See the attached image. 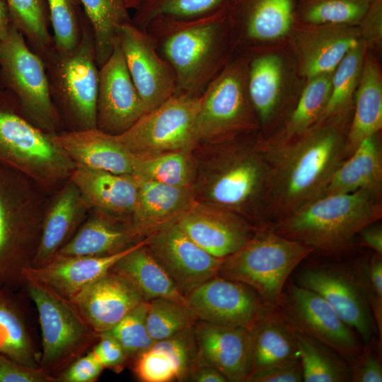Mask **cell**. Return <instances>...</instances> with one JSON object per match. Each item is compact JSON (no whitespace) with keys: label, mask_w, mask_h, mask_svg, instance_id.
I'll list each match as a JSON object with an SVG mask.
<instances>
[{"label":"cell","mask_w":382,"mask_h":382,"mask_svg":"<svg viewBox=\"0 0 382 382\" xmlns=\"http://www.w3.org/2000/svg\"><path fill=\"white\" fill-rule=\"evenodd\" d=\"M204 145L192 187L196 202L228 210L257 228L271 224L274 170L261 137Z\"/></svg>","instance_id":"1"},{"label":"cell","mask_w":382,"mask_h":382,"mask_svg":"<svg viewBox=\"0 0 382 382\" xmlns=\"http://www.w3.org/2000/svg\"><path fill=\"white\" fill-rule=\"evenodd\" d=\"M350 112L351 109L317 122L281 146L270 148L262 142L274 170L271 224L321 197L332 175L347 158Z\"/></svg>","instance_id":"2"},{"label":"cell","mask_w":382,"mask_h":382,"mask_svg":"<svg viewBox=\"0 0 382 382\" xmlns=\"http://www.w3.org/2000/svg\"><path fill=\"white\" fill-rule=\"evenodd\" d=\"M226 5L194 18H156L142 29L173 69L177 93L200 96L226 66Z\"/></svg>","instance_id":"3"},{"label":"cell","mask_w":382,"mask_h":382,"mask_svg":"<svg viewBox=\"0 0 382 382\" xmlns=\"http://www.w3.org/2000/svg\"><path fill=\"white\" fill-rule=\"evenodd\" d=\"M381 217V197L357 190L319 197L267 227L329 256L350 250L359 231Z\"/></svg>","instance_id":"4"},{"label":"cell","mask_w":382,"mask_h":382,"mask_svg":"<svg viewBox=\"0 0 382 382\" xmlns=\"http://www.w3.org/2000/svg\"><path fill=\"white\" fill-rule=\"evenodd\" d=\"M47 191L23 173L0 163V289L23 284L35 256Z\"/></svg>","instance_id":"5"},{"label":"cell","mask_w":382,"mask_h":382,"mask_svg":"<svg viewBox=\"0 0 382 382\" xmlns=\"http://www.w3.org/2000/svg\"><path fill=\"white\" fill-rule=\"evenodd\" d=\"M40 57L45 64L51 97L64 129L96 128L99 67L86 18L81 40L74 50L62 52L52 45Z\"/></svg>","instance_id":"6"},{"label":"cell","mask_w":382,"mask_h":382,"mask_svg":"<svg viewBox=\"0 0 382 382\" xmlns=\"http://www.w3.org/2000/svg\"><path fill=\"white\" fill-rule=\"evenodd\" d=\"M0 163L23 173L47 192L59 189L75 168L50 134L31 123L5 89L0 91Z\"/></svg>","instance_id":"7"},{"label":"cell","mask_w":382,"mask_h":382,"mask_svg":"<svg viewBox=\"0 0 382 382\" xmlns=\"http://www.w3.org/2000/svg\"><path fill=\"white\" fill-rule=\"evenodd\" d=\"M313 254L304 244L257 228L238 251L223 259L217 276L253 288L268 306H278L290 275Z\"/></svg>","instance_id":"8"},{"label":"cell","mask_w":382,"mask_h":382,"mask_svg":"<svg viewBox=\"0 0 382 382\" xmlns=\"http://www.w3.org/2000/svg\"><path fill=\"white\" fill-rule=\"evenodd\" d=\"M24 284L39 315L42 335L40 366L57 378L72 362L93 348L100 335L71 300L41 284Z\"/></svg>","instance_id":"9"},{"label":"cell","mask_w":382,"mask_h":382,"mask_svg":"<svg viewBox=\"0 0 382 382\" xmlns=\"http://www.w3.org/2000/svg\"><path fill=\"white\" fill-rule=\"evenodd\" d=\"M0 80L31 123L49 134L64 129L43 60L12 25L0 42Z\"/></svg>","instance_id":"10"},{"label":"cell","mask_w":382,"mask_h":382,"mask_svg":"<svg viewBox=\"0 0 382 382\" xmlns=\"http://www.w3.org/2000/svg\"><path fill=\"white\" fill-rule=\"evenodd\" d=\"M241 64L226 65L200 95L194 132L197 147L251 134L259 125Z\"/></svg>","instance_id":"11"},{"label":"cell","mask_w":382,"mask_h":382,"mask_svg":"<svg viewBox=\"0 0 382 382\" xmlns=\"http://www.w3.org/2000/svg\"><path fill=\"white\" fill-rule=\"evenodd\" d=\"M199 100L200 96L176 93L115 137L137 157L195 150L197 144L194 125Z\"/></svg>","instance_id":"12"},{"label":"cell","mask_w":382,"mask_h":382,"mask_svg":"<svg viewBox=\"0 0 382 382\" xmlns=\"http://www.w3.org/2000/svg\"><path fill=\"white\" fill-rule=\"evenodd\" d=\"M362 257L349 262L310 264L295 274L297 284L316 292L367 344L376 332L361 270Z\"/></svg>","instance_id":"13"},{"label":"cell","mask_w":382,"mask_h":382,"mask_svg":"<svg viewBox=\"0 0 382 382\" xmlns=\"http://www.w3.org/2000/svg\"><path fill=\"white\" fill-rule=\"evenodd\" d=\"M278 307L296 328L334 350L349 366L362 352L352 328L316 292L289 279Z\"/></svg>","instance_id":"14"},{"label":"cell","mask_w":382,"mask_h":382,"mask_svg":"<svg viewBox=\"0 0 382 382\" xmlns=\"http://www.w3.org/2000/svg\"><path fill=\"white\" fill-rule=\"evenodd\" d=\"M196 320L250 330L271 306L250 286L215 276L187 296Z\"/></svg>","instance_id":"15"},{"label":"cell","mask_w":382,"mask_h":382,"mask_svg":"<svg viewBox=\"0 0 382 382\" xmlns=\"http://www.w3.org/2000/svg\"><path fill=\"white\" fill-rule=\"evenodd\" d=\"M117 40L146 112L177 93V80L173 69L145 30L132 21L126 23L119 28Z\"/></svg>","instance_id":"16"},{"label":"cell","mask_w":382,"mask_h":382,"mask_svg":"<svg viewBox=\"0 0 382 382\" xmlns=\"http://www.w3.org/2000/svg\"><path fill=\"white\" fill-rule=\"evenodd\" d=\"M146 246L185 297L216 276L223 261L199 247L177 223L146 236Z\"/></svg>","instance_id":"17"},{"label":"cell","mask_w":382,"mask_h":382,"mask_svg":"<svg viewBox=\"0 0 382 382\" xmlns=\"http://www.w3.org/2000/svg\"><path fill=\"white\" fill-rule=\"evenodd\" d=\"M146 110L127 70L119 43L99 67L96 128L118 135L131 127Z\"/></svg>","instance_id":"18"},{"label":"cell","mask_w":382,"mask_h":382,"mask_svg":"<svg viewBox=\"0 0 382 382\" xmlns=\"http://www.w3.org/2000/svg\"><path fill=\"white\" fill-rule=\"evenodd\" d=\"M176 223L199 247L221 259L238 251L257 229L228 210L196 201Z\"/></svg>","instance_id":"19"},{"label":"cell","mask_w":382,"mask_h":382,"mask_svg":"<svg viewBox=\"0 0 382 382\" xmlns=\"http://www.w3.org/2000/svg\"><path fill=\"white\" fill-rule=\"evenodd\" d=\"M71 301L99 335L110 330L146 301L129 282L111 270L81 289Z\"/></svg>","instance_id":"20"},{"label":"cell","mask_w":382,"mask_h":382,"mask_svg":"<svg viewBox=\"0 0 382 382\" xmlns=\"http://www.w3.org/2000/svg\"><path fill=\"white\" fill-rule=\"evenodd\" d=\"M52 141L74 163L90 169L132 175L134 156L115 138L97 128L61 130Z\"/></svg>","instance_id":"21"},{"label":"cell","mask_w":382,"mask_h":382,"mask_svg":"<svg viewBox=\"0 0 382 382\" xmlns=\"http://www.w3.org/2000/svg\"><path fill=\"white\" fill-rule=\"evenodd\" d=\"M140 241L113 255L54 257L42 265L30 266L23 272V284L25 282L41 284L71 300L84 287L108 272Z\"/></svg>","instance_id":"22"},{"label":"cell","mask_w":382,"mask_h":382,"mask_svg":"<svg viewBox=\"0 0 382 382\" xmlns=\"http://www.w3.org/2000/svg\"><path fill=\"white\" fill-rule=\"evenodd\" d=\"M199 354L228 381L245 382L250 373V330L195 320Z\"/></svg>","instance_id":"23"},{"label":"cell","mask_w":382,"mask_h":382,"mask_svg":"<svg viewBox=\"0 0 382 382\" xmlns=\"http://www.w3.org/2000/svg\"><path fill=\"white\" fill-rule=\"evenodd\" d=\"M137 179V199L129 223L141 239L176 223L195 202L192 187Z\"/></svg>","instance_id":"24"},{"label":"cell","mask_w":382,"mask_h":382,"mask_svg":"<svg viewBox=\"0 0 382 382\" xmlns=\"http://www.w3.org/2000/svg\"><path fill=\"white\" fill-rule=\"evenodd\" d=\"M49 202L38 248L31 266L42 265L52 260L75 234L91 209L70 179Z\"/></svg>","instance_id":"25"},{"label":"cell","mask_w":382,"mask_h":382,"mask_svg":"<svg viewBox=\"0 0 382 382\" xmlns=\"http://www.w3.org/2000/svg\"><path fill=\"white\" fill-rule=\"evenodd\" d=\"M69 179L91 209L129 221L139 189L134 175L75 166Z\"/></svg>","instance_id":"26"},{"label":"cell","mask_w":382,"mask_h":382,"mask_svg":"<svg viewBox=\"0 0 382 382\" xmlns=\"http://www.w3.org/2000/svg\"><path fill=\"white\" fill-rule=\"evenodd\" d=\"M299 36V70L308 79L332 73L345 54L361 40L349 25H320Z\"/></svg>","instance_id":"27"},{"label":"cell","mask_w":382,"mask_h":382,"mask_svg":"<svg viewBox=\"0 0 382 382\" xmlns=\"http://www.w3.org/2000/svg\"><path fill=\"white\" fill-rule=\"evenodd\" d=\"M141 240L136 235L129 221L93 209V214L82 223L53 258L113 255Z\"/></svg>","instance_id":"28"},{"label":"cell","mask_w":382,"mask_h":382,"mask_svg":"<svg viewBox=\"0 0 382 382\" xmlns=\"http://www.w3.org/2000/svg\"><path fill=\"white\" fill-rule=\"evenodd\" d=\"M250 333L249 375L270 366L299 360L292 325L278 306H270Z\"/></svg>","instance_id":"29"},{"label":"cell","mask_w":382,"mask_h":382,"mask_svg":"<svg viewBox=\"0 0 382 382\" xmlns=\"http://www.w3.org/2000/svg\"><path fill=\"white\" fill-rule=\"evenodd\" d=\"M357 190L382 196V148L378 133L365 139L342 163L321 197Z\"/></svg>","instance_id":"30"},{"label":"cell","mask_w":382,"mask_h":382,"mask_svg":"<svg viewBox=\"0 0 382 382\" xmlns=\"http://www.w3.org/2000/svg\"><path fill=\"white\" fill-rule=\"evenodd\" d=\"M357 88L354 110L346 137L347 158L365 139L378 134L382 128V80L374 60H364Z\"/></svg>","instance_id":"31"},{"label":"cell","mask_w":382,"mask_h":382,"mask_svg":"<svg viewBox=\"0 0 382 382\" xmlns=\"http://www.w3.org/2000/svg\"><path fill=\"white\" fill-rule=\"evenodd\" d=\"M110 270L129 282L146 301L163 298L187 303L186 297L146 246V238Z\"/></svg>","instance_id":"32"},{"label":"cell","mask_w":382,"mask_h":382,"mask_svg":"<svg viewBox=\"0 0 382 382\" xmlns=\"http://www.w3.org/2000/svg\"><path fill=\"white\" fill-rule=\"evenodd\" d=\"M332 73L309 79L295 107L288 115L283 127L274 135L262 139L267 147H277L300 136L320 119L328 101Z\"/></svg>","instance_id":"33"},{"label":"cell","mask_w":382,"mask_h":382,"mask_svg":"<svg viewBox=\"0 0 382 382\" xmlns=\"http://www.w3.org/2000/svg\"><path fill=\"white\" fill-rule=\"evenodd\" d=\"M282 62L275 54L257 57L251 62L247 79L249 99L259 125L267 127L279 113Z\"/></svg>","instance_id":"34"},{"label":"cell","mask_w":382,"mask_h":382,"mask_svg":"<svg viewBox=\"0 0 382 382\" xmlns=\"http://www.w3.org/2000/svg\"><path fill=\"white\" fill-rule=\"evenodd\" d=\"M243 15L246 37L253 40H275L290 30L293 0H234Z\"/></svg>","instance_id":"35"},{"label":"cell","mask_w":382,"mask_h":382,"mask_svg":"<svg viewBox=\"0 0 382 382\" xmlns=\"http://www.w3.org/2000/svg\"><path fill=\"white\" fill-rule=\"evenodd\" d=\"M291 323L302 367L303 381H351L350 366L345 359Z\"/></svg>","instance_id":"36"},{"label":"cell","mask_w":382,"mask_h":382,"mask_svg":"<svg viewBox=\"0 0 382 382\" xmlns=\"http://www.w3.org/2000/svg\"><path fill=\"white\" fill-rule=\"evenodd\" d=\"M197 170V154L194 150H184L145 157L134 156L132 175L170 186L192 187Z\"/></svg>","instance_id":"37"},{"label":"cell","mask_w":382,"mask_h":382,"mask_svg":"<svg viewBox=\"0 0 382 382\" xmlns=\"http://www.w3.org/2000/svg\"><path fill=\"white\" fill-rule=\"evenodd\" d=\"M9 290L0 289V353L30 367L38 368L35 351L23 313Z\"/></svg>","instance_id":"38"},{"label":"cell","mask_w":382,"mask_h":382,"mask_svg":"<svg viewBox=\"0 0 382 382\" xmlns=\"http://www.w3.org/2000/svg\"><path fill=\"white\" fill-rule=\"evenodd\" d=\"M91 26L98 67L111 55L119 28L132 21L124 0H79Z\"/></svg>","instance_id":"39"},{"label":"cell","mask_w":382,"mask_h":382,"mask_svg":"<svg viewBox=\"0 0 382 382\" xmlns=\"http://www.w3.org/2000/svg\"><path fill=\"white\" fill-rule=\"evenodd\" d=\"M11 25L25 37L30 47L41 55L53 45L45 0H1Z\"/></svg>","instance_id":"40"},{"label":"cell","mask_w":382,"mask_h":382,"mask_svg":"<svg viewBox=\"0 0 382 382\" xmlns=\"http://www.w3.org/2000/svg\"><path fill=\"white\" fill-rule=\"evenodd\" d=\"M367 45L361 39L343 57L332 75V86L327 105L318 122L351 109L364 60Z\"/></svg>","instance_id":"41"},{"label":"cell","mask_w":382,"mask_h":382,"mask_svg":"<svg viewBox=\"0 0 382 382\" xmlns=\"http://www.w3.org/2000/svg\"><path fill=\"white\" fill-rule=\"evenodd\" d=\"M228 0H143L134 9L132 23L143 29L153 19H187L211 13Z\"/></svg>","instance_id":"42"},{"label":"cell","mask_w":382,"mask_h":382,"mask_svg":"<svg viewBox=\"0 0 382 382\" xmlns=\"http://www.w3.org/2000/svg\"><path fill=\"white\" fill-rule=\"evenodd\" d=\"M53 47L58 51L74 50L79 43L86 16L79 0H45Z\"/></svg>","instance_id":"43"},{"label":"cell","mask_w":382,"mask_h":382,"mask_svg":"<svg viewBox=\"0 0 382 382\" xmlns=\"http://www.w3.org/2000/svg\"><path fill=\"white\" fill-rule=\"evenodd\" d=\"M374 0H307L301 17L308 23L349 25L360 23Z\"/></svg>","instance_id":"44"},{"label":"cell","mask_w":382,"mask_h":382,"mask_svg":"<svg viewBox=\"0 0 382 382\" xmlns=\"http://www.w3.org/2000/svg\"><path fill=\"white\" fill-rule=\"evenodd\" d=\"M148 302L146 327L154 342L173 335L196 320L185 303L163 298Z\"/></svg>","instance_id":"45"},{"label":"cell","mask_w":382,"mask_h":382,"mask_svg":"<svg viewBox=\"0 0 382 382\" xmlns=\"http://www.w3.org/2000/svg\"><path fill=\"white\" fill-rule=\"evenodd\" d=\"M148 301H142L110 330L123 347L127 360L134 361L154 343L146 327Z\"/></svg>","instance_id":"46"},{"label":"cell","mask_w":382,"mask_h":382,"mask_svg":"<svg viewBox=\"0 0 382 382\" xmlns=\"http://www.w3.org/2000/svg\"><path fill=\"white\" fill-rule=\"evenodd\" d=\"M151 347L170 358L178 381H187L199 354L194 324L165 340L155 342Z\"/></svg>","instance_id":"47"},{"label":"cell","mask_w":382,"mask_h":382,"mask_svg":"<svg viewBox=\"0 0 382 382\" xmlns=\"http://www.w3.org/2000/svg\"><path fill=\"white\" fill-rule=\"evenodd\" d=\"M137 378L144 382H170L177 380L174 364L163 352L151 347L134 361Z\"/></svg>","instance_id":"48"},{"label":"cell","mask_w":382,"mask_h":382,"mask_svg":"<svg viewBox=\"0 0 382 382\" xmlns=\"http://www.w3.org/2000/svg\"><path fill=\"white\" fill-rule=\"evenodd\" d=\"M364 287L374 319L379 340L382 339V255L374 253L362 258Z\"/></svg>","instance_id":"49"},{"label":"cell","mask_w":382,"mask_h":382,"mask_svg":"<svg viewBox=\"0 0 382 382\" xmlns=\"http://www.w3.org/2000/svg\"><path fill=\"white\" fill-rule=\"evenodd\" d=\"M56 377L41 367L35 368L16 362L0 353V382H55Z\"/></svg>","instance_id":"50"},{"label":"cell","mask_w":382,"mask_h":382,"mask_svg":"<svg viewBox=\"0 0 382 382\" xmlns=\"http://www.w3.org/2000/svg\"><path fill=\"white\" fill-rule=\"evenodd\" d=\"M374 339L366 344L359 357L350 364L351 381H382V366L379 357L374 352Z\"/></svg>","instance_id":"51"},{"label":"cell","mask_w":382,"mask_h":382,"mask_svg":"<svg viewBox=\"0 0 382 382\" xmlns=\"http://www.w3.org/2000/svg\"><path fill=\"white\" fill-rule=\"evenodd\" d=\"M104 367L92 351L72 362L57 377L61 382H93L100 375Z\"/></svg>","instance_id":"52"},{"label":"cell","mask_w":382,"mask_h":382,"mask_svg":"<svg viewBox=\"0 0 382 382\" xmlns=\"http://www.w3.org/2000/svg\"><path fill=\"white\" fill-rule=\"evenodd\" d=\"M91 350L104 369L120 371L128 361L122 345L107 332L100 334L98 341Z\"/></svg>","instance_id":"53"},{"label":"cell","mask_w":382,"mask_h":382,"mask_svg":"<svg viewBox=\"0 0 382 382\" xmlns=\"http://www.w3.org/2000/svg\"><path fill=\"white\" fill-rule=\"evenodd\" d=\"M303 371L299 360L270 366L249 375L245 382H301Z\"/></svg>","instance_id":"54"},{"label":"cell","mask_w":382,"mask_h":382,"mask_svg":"<svg viewBox=\"0 0 382 382\" xmlns=\"http://www.w3.org/2000/svg\"><path fill=\"white\" fill-rule=\"evenodd\" d=\"M359 23V33L366 45L379 47L382 40V0L372 1Z\"/></svg>","instance_id":"55"},{"label":"cell","mask_w":382,"mask_h":382,"mask_svg":"<svg viewBox=\"0 0 382 382\" xmlns=\"http://www.w3.org/2000/svg\"><path fill=\"white\" fill-rule=\"evenodd\" d=\"M187 381L195 382H227V379L199 354Z\"/></svg>","instance_id":"56"},{"label":"cell","mask_w":382,"mask_h":382,"mask_svg":"<svg viewBox=\"0 0 382 382\" xmlns=\"http://www.w3.org/2000/svg\"><path fill=\"white\" fill-rule=\"evenodd\" d=\"M371 224L361 229L357 236L360 244L371 249L375 253L382 255V226L377 224Z\"/></svg>","instance_id":"57"},{"label":"cell","mask_w":382,"mask_h":382,"mask_svg":"<svg viewBox=\"0 0 382 382\" xmlns=\"http://www.w3.org/2000/svg\"><path fill=\"white\" fill-rule=\"evenodd\" d=\"M11 25L8 11L0 0V42L4 38Z\"/></svg>","instance_id":"58"},{"label":"cell","mask_w":382,"mask_h":382,"mask_svg":"<svg viewBox=\"0 0 382 382\" xmlns=\"http://www.w3.org/2000/svg\"><path fill=\"white\" fill-rule=\"evenodd\" d=\"M127 8L129 10H134L143 0H124Z\"/></svg>","instance_id":"59"},{"label":"cell","mask_w":382,"mask_h":382,"mask_svg":"<svg viewBox=\"0 0 382 382\" xmlns=\"http://www.w3.org/2000/svg\"><path fill=\"white\" fill-rule=\"evenodd\" d=\"M4 89L3 86H2V84L1 83V80H0V91Z\"/></svg>","instance_id":"60"}]
</instances>
